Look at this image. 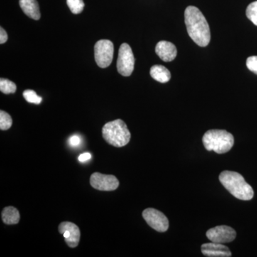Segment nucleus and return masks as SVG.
Wrapping results in <instances>:
<instances>
[{
    "label": "nucleus",
    "mask_w": 257,
    "mask_h": 257,
    "mask_svg": "<svg viewBox=\"0 0 257 257\" xmlns=\"http://www.w3.org/2000/svg\"><path fill=\"white\" fill-rule=\"evenodd\" d=\"M202 142L208 151L224 154L230 151L234 146V139L233 135L226 130H211L204 134Z\"/></svg>",
    "instance_id": "obj_3"
},
{
    "label": "nucleus",
    "mask_w": 257,
    "mask_h": 257,
    "mask_svg": "<svg viewBox=\"0 0 257 257\" xmlns=\"http://www.w3.org/2000/svg\"><path fill=\"white\" fill-rule=\"evenodd\" d=\"M59 232L63 234L66 243L71 248L78 246L80 240V230L75 224L64 221L59 225Z\"/></svg>",
    "instance_id": "obj_10"
},
{
    "label": "nucleus",
    "mask_w": 257,
    "mask_h": 257,
    "mask_svg": "<svg viewBox=\"0 0 257 257\" xmlns=\"http://www.w3.org/2000/svg\"><path fill=\"white\" fill-rule=\"evenodd\" d=\"M91 154L86 152V153L82 154V155H79V161L81 162H84L86 161L89 160L91 158Z\"/></svg>",
    "instance_id": "obj_24"
},
{
    "label": "nucleus",
    "mask_w": 257,
    "mask_h": 257,
    "mask_svg": "<svg viewBox=\"0 0 257 257\" xmlns=\"http://www.w3.org/2000/svg\"><path fill=\"white\" fill-rule=\"evenodd\" d=\"M69 143H70V145H72V146H77L80 143V138L77 135H74V136L70 138Z\"/></svg>",
    "instance_id": "obj_23"
},
{
    "label": "nucleus",
    "mask_w": 257,
    "mask_h": 257,
    "mask_svg": "<svg viewBox=\"0 0 257 257\" xmlns=\"http://www.w3.org/2000/svg\"><path fill=\"white\" fill-rule=\"evenodd\" d=\"M8 35L6 31L3 28H0V44H5L8 41Z\"/></svg>",
    "instance_id": "obj_22"
},
{
    "label": "nucleus",
    "mask_w": 257,
    "mask_h": 257,
    "mask_svg": "<svg viewBox=\"0 0 257 257\" xmlns=\"http://www.w3.org/2000/svg\"><path fill=\"white\" fill-rule=\"evenodd\" d=\"M202 252L204 256L209 257H230L231 252L224 243H206L202 245Z\"/></svg>",
    "instance_id": "obj_11"
},
{
    "label": "nucleus",
    "mask_w": 257,
    "mask_h": 257,
    "mask_svg": "<svg viewBox=\"0 0 257 257\" xmlns=\"http://www.w3.org/2000/svg\"><path fill=\"white\" fill-rule=\"evenodd\" d=\"M143 216L149 226L159 232H165L169 229V220L160 211L148 208L143 211Z\"/></svg>",
    "instance_id": "obj_7"
},
{
    "label": "nucleus",
    "mask_w": 257,
    "mask_h": 257,
    "mask_svg": "<svg viewBox=\"0 0 257 257\" xmlns=\"http://www.w3.org/2000/svg\"><path fill=\"white\" fill-rule=\"evenodd\" d=\"M2 219L6 224H17L20 221V214L18 209L13 207H7L2 212Z\"/></svg>",
    "instance_id": "obj_15"
},
{
    "label": "nucleus",
    "mask_w": 257,
    "mask_h": 257,
    "mask_svg": "<svg viewBox=\"0 0 257 257\" xmlns=\"http://www.w3.org/2000/svg\"><path fill=\"white\" fill-rule=\"evenodd\" d=\"M90 184L93 188L97 190L114 191L119 187V182L114 175H106L95 172L91 175Z\"/></svg>",
    "instance_id": "obj_9"
},
{
    "label": "nucleus",
    "mask_w": 257,
    "mask_h": 257,
    "mask_svg": "<svg viewBox=\"0 0 257 257\" xmlns=\"http://www.w3.org/2000/svg\"><path fill=\"white\" fill-rule=\"evenodd\" d=\"M102 137L111 146L122 147L130 143L131 134L124 121L116 119L104 124Z\"/></svg>",
    "instance_id": "obj_4"
},
{
    "label": "nucleus",
    "mask_w": 257,
    "mask_h": 257,
    "mask_svg": "<svg viewBox=\"0 0 257 257\" xmlns=\"http://www.w3.org/2000/svg\"><path fill=\"white\" fill-rule=\"evenodd\" d=\"M23 96L25 100L32 104H40L42 102V98L32 89H28L23 92Z\"/></svg>",
    "instance_id": "obj_19"
},
{
    "label": "nucleus",
    "mask_w": 257,
    "mask_h": 257,
    "mask_svg": "<svg viewBox=\"0 0 257 257\" xmlns=\"http://www.w3.org/2000/svg\"><path fill=\"white\" fill-rule=\"evenodd\" d=\"M114 55V45L110 40H101L94 45V58L96 64L101 68L110 65Z\"/></svg>",
    "instance_id": "obj_6"
},
{
    "label": "nucleus",
    "mask_w": 257,
    "mask_h": 257,
    "mask_svg": "<svg viewBox=\"0 0 257 257\" xmlns=\"http://www.w3.org/2000/svg\"><path fill=\"white\" fill-rule=\"evenodd\" d=\"M150 75L152 78L161 83L168 82L171 79L170 70L162 65L152 66L150 69Z\"/></svg>",
    "instance_id": "obj_14"
},
{
    "label": "nucleus",
    "mask_w": 257,
    "mask_h": 257,
    "mask_svg": "<svg viewBox=\"0 0 257 257\" xmlns=\"http://www.w3.org/2000/svg\"><path fill=\"white\" fill-rule=\"evenodd\" d=\"M135 59L131 47L126 43L121 45L119 50L116 68L118 72L124 77L131 75L135 68Z\"/></svg>",
    "instance_id": "obj_5"
},
{
    "label": "nucleus",
    "mask_w": 257,
    "mask_h": 257,
    "mask_svg": "<svg viewBox=\"0 0 257 257\" xmlns=\"http://www.w3.org/2000/svg\"><path fill=\"white\" fill-rule=\"evenodd\" d=\"M20 6L29 18L35 20H40L41 14L37 0H20Z\"/></svg>",
    "instance_id": "obj_13"
},
{
    "label": "nucleus",
    "mask_w": 257,
    "mask_h": 257,
    "mask_svg": "<svg viewBox=\"0 0 257 257\" xmlns=\"http://www.w3.org/2000/svg\"><path fill=\"white\" fill-rule=\"evenodd\" d=\"M155 52L164 62H172L176 58L177 55V47L172 42L160 41L157 43Z\"/></svg>",
    "instance_id": "obj_12"
},
{
    "label": "nucleus",
    "mask_w": 257,
    "mask_h": 257,
    "mask_svg": "<svg viewBox=\"0 0 257 257\" xmlns=\"http://www.w3.org/2000/svg\"><path fill=\"white\" fill-rule=\"evenodd\" d=\"M184 18L191 39L199 46L207 47L211 40L210 29L202 12L196 7H187L184 12Z\"/></svg>",
    "instance_id": "obj_1"
},
{
    "label": "nucleus",
    "mask_w": 257,
    "mask_h": 257,
    "mask_svg": "<svg viewBox=\"0 0 257 257\" xmlns=\"http://www.w3.org/2000/svg\"><path fill=\"white\" fill-rule=\"evenodd\" d=\"M246 15L248 20L257 26V1L248 5L246 8Z\"/></svg>",
    "instance_id": "obj_20"
},
{
    "label": "nucleus",
    "mask_w": 257,
    "mask_h": 257,
    "mask_svg": "<svg viewBox=\"0 0 257 257\" xmlns=\"http://www.w3.org/2000/svg\"><path fill=\"white\" fill-rule=\"evenodd\" d=\"M246 67L251 72L257 74V56H251L246 60Z\"/></svg>",
    "instance_id": "obj_21"
},
{
    "label": "nucleus",
    "mask_w": 257,
    "mask_h": 257,
    "mask_svg": "<svg viewBox=\"0 0 257 257\" xmlns=\"http://www.w3.org/2000/svg\"><path fill=\"white\" fill-rule=\"evenodd\" d=\"M13 125V119L6 111H0V130L5 131L11 127Z\"/></svg>",
    "instance_id": "obj_17"
},
{
    "label": "nucleus",
    "mask_w": 257,
    "mask_h": 257,
    "mask_svg": "<svg viewBox=\"0 0 257 257\" xmlns=\"http://www.w3.org/2000/svg\"><path fill=\"white\" fill-rule=\"evenodd\" d=\"M67 6L74 15L80 14L84 8L83 0H67Z\"/></svg>",
    "instance_id": "obj_18"
},
{
    "label": "nucleus",
    "mask_w": 257,
    "mask_h": 257,
    "mask_svg": "<svg viewBox=\"0 0 257 257\" xmlns=\"http://www.w3.org/2000/svg\"><path fill=\"white\" fill-rule=\"evenodd\" d=\"M207 237L211 242L225 243L234 241L236 238V231L230 226L221 225L208 230Z\"/></svg>",
    "instance_id": "obj_8"
},
{
    "label": "nucleus",
    "mask_w": 257,
    "mask_h": 257,
    "mask_svg": "<svg viewBox=\"0 0 257 257\" xmlns=\"http://www.w3.org/2000/svg\"><path fill=\"white\" fill-rule=\"evenodd\" d=\"M17 86L8 79H0V91L5 94H13L16 92Z\"/></svg>",
    "instance_id": "obj_16"
},
{
    "label": "nucleus",
    "mask_w": 257,
    "mask_h": 257,
    "mask_svg": "<svg viewBox=\"0 0 257 257\" xmlns=\"http://www.w3.org/2000/svg\"><path fill=\"white\" fill-rule=\"evenodd\" d=\"M219 181L234 197L243 201H249L252 199V187L239 173L231 171H224L219 175Z\"/></svg>",
    "instance_id": "obj_2"
}]
</instances>
